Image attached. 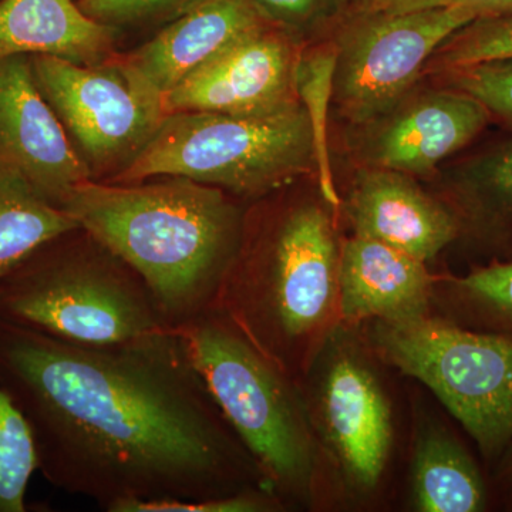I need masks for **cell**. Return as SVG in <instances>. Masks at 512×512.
I'll return each instance as SVG.
<instances>
[{
  "label": "cell",
  "instance_id": "e0dca14e",
  "mask_svg": "<svg viewBox=\"0 0 512 512\" xmlns=\"http://www.w3.org/2000/svg\"><path fill=\"white\" fill-rule=\"evenodd\" d=\"M10 56L97 66L117 56L116 28L89 18L74 0H0V59Z\"/></svg>",
  "mask_w": 512,
  "mask_h": 512
},
{
  "label": "cell",
  "instance_id": "ac0fdd59",
  "mask_svg": "<svg viewBox=\"0 0 512 512\" xmlns=\"http://www.w3.org/2000/svg\"><path fill=\"white\" fill-rule=\"evenodd\" d=\"M409 504L419 512H480L487 508V485L476 460L450 430L434 421L417 429Z\"/></svg>",
  "mask_w": 512,
  "mask_h": 512
},
{
  "label": "cell",
  "instance_id": "8992f818",
  "mask_svg": "<svg viewBox=\"0 0 512 512\" xmlns=\"http://www.w3.org/2000/svg\"><path fill=\"white\" fill-rule=\"evenodd\" d=\"M315 163L311 123L301 101L269 114L177 111L140 156L107 183L185 177L258 200L293 183Z\"/></svg>",
  "mask_w": 512,
  "mask_h": 512
},
{
  "label": "cell",
  "instance_id": "7a4b0ae2",
  "mask_svg": "<svg viewBox=\"0 0 512 512\" xmlns=\"http://www.w3.org/2000/svg\"><path fill=\"white\" fill-rule=\"evenodd\" d=\"M62 210L141 276L175 330L214 308L245 222L228 192L185 177L86 181Z\"/></svg>",
  "mask_w": 512,
  "mask_h": 512
},
{
  "label": "cell",
  "instance_id": "52a82bcc",
  "mask_svg": "<svg viewBox=\"0 0 512 512\" xmlns=\"http://www.w3.org/2000/svg\"><path fill=\"white\" fill-rule=\"evenodd\" d=\"M366 325L386 365L429 387L488 463L512 443V339L430 315Z\"/></svg>",
  "mask_w": 512,
  "mask_h": 512
},
{
  "label": "cell",
  "instance_id": "9c48e42d",
  "mask_svg": "<svg viewBox=\"0 0 512 512\" xmlns=\"http://www.w3.org/2000/svg\"><path fill=\"white\" fill-rule=\"evenodd\" d=\"M40 93L55 111L94 181H110L133 163L167 113L163 97L121 63L83 66L29 56Z\"/></svg>",
  "mask_w": 512,
  "mask_h": 512
},
{
  "label": "cell",
  "instance_id": "4dcf8cb0",
  "mask_svg": "<svg viewBox=\"0 0 512 512\" xmlns=\"http://www.w3.org/2000/svg\"><path fill=\"white\" fill-rule=\"evenodd\" d=\"M495 473H497L498 484L512 490V443L510 447L505 450L500 460H498L497 471H495Z\"/></svg>",
  "mask_w": 512,
  "mask_h": 512
},
{
  "label": "cell",
  "instance_id": "4fadbf2b",
  "mask_svg": "<svg viewBox=\"0 0 512 512\" xmlns=\"http://www.w3.org/2000/svg\"><path fill=\"white\" fill-rule=\"evenodd\" d=\"M346 212L355 235L376 239L429 262L456 241L463 222L407 174L366 168L357 174Z\"/></svg>",
  "mask_w": 512,
  "mask_h": 512
},
{
  "label": "cell",
  "instance_id": "ba28073f",
  "mask_svg": "<svg viewBox=\"0 0 512 512\" xmlns=\"http://www.w3.org/2000/svg\"><path fill=\"white\" fill-rule=\"evenodd\" d=\"M339 325L298 380L320 451L350 500L372 497L392 457V403L356 338Z\"/></svg>",
  "mask_w": 512,
  "mask_h": 512
},
{
  "label": "cell",
  "instance_id": "9a60e30c",
  "mask_svg": "<svg viewBox=\"0 0 512 512\" xmlns=\"http://www.w3.org/2000/svg\"><path fill=\"white\" fill-rule=\"evenodd\" d=\"M436 279L426 262L376 239L353 235L339 262V322H402L430 315Z\"/></svg>",
  "mask_w": 512,
  "mask_h": 512
},
{
  "label": "cell",
  "instance_id": "ffe728a7",
  "mask_svg": "<svg viewBox=\"0 0 512 512\" xmlns=\"http://www.w3.org/2000/svg\"><path fill=\"white\" fill-rule=\"evenodd\" d=\"M434 296L446 302L454 322L512 339V261L436 279Z\"/></svg>",
  "mask_w": 512,
  "mask_h": 512
},
{
  "label": "cell",
  "instance_id": "7402d4cb",
  "mask_svg": "<svg viewBox=\"0 0 512 512\" xmlns=\"http://www.w3.org/2000/svg\"><path fill=\"white\" fill-rule=\"evenodd\" d=\"M336 49H315L299 56L296 64V92L311 123L313 154L318 168L320 195L333 207L340 205L333 181L328 147V110L333 97Z\"/></svg>",
  "mask_w": 512,
  "mask_h": 512
},
{
  "label": "cell",
  "instance_id": "f1b7e54d",
  "mask_svg": "<svg viewBox=\"0 0 512 512\" xmlns=\"http://www.w3.org/2000/svg\"><path fill=\"white\" fill-rule=\"evenodd\" d=\"M429 8H460L477 19L512 16V0H421L416 9Z\"/></svg>",
  "mask_w": 512,
  "mask_h": 512
},
{
  "label": "cell",
  "instance_id": "cb8c5ba5",
  "mask_svg": "<svg viewBox=\"0 0 512 512\" xmlns=\"http://www.w3.org/2000/svg\"><path fill=\"white\" fill-rule=\"evenodd\" d=\"M512 57V16L474 20L436 52L437 66L448 70Z\"/></svg>",
  "mask_w": 512,
  "mask_h": 512
},
{
  "label": "cell",
  "instance_id": "3957f363",
  "mask_svg": "<svg viewBox=\"0 0 512 512\" xmlns=\"http://www.w3.org/2000/svg\"><path fill=\"white\" fill-rule=\"evenodd\" d=\"M328 208L296 202L252 241L242 235L214 305L296 382L340 325L342 247Z\"/></svg>",
  "mask_w": 512,
  "mask_h": 512
},
{
  "label": "cell",
  "instance_id": "6da1fadb",
  "mask_svg": "<svg viewBox=\"0 0 512 512\" xmlns=\"http://www.w3.org/2000/svg\"><path fill=\"white\" fill-rule=\"evenodd\" d=\"M0 386L37 471L104 511L268 488L178 330L89 348L0 319Z\"/></svg>",
  "mask_w": 512,
  "mask_h": 512
},
{
  "label": "cell",
  "instance_id": "5b68a950",
  "mask_svg": "<svg viewBox=\"0 0 512 512\" xmlns=\"http://www.w3.org/2000/svg\"><path fill=\"white\" fill-rule=\"evenodd\" d=\"M0 319L89 348L171 329L141 276L80 225L0 278Z\"/></svg>",
  "mask_w": 512,
  "mask_h": 512
},
{
  "label": "cell",
  "instance_id": "44dd1931",
  "mask_svg": "<svg viewBox=\"0 0 512 512\" xmlns=\"http://www.w3.org/2000/svg\"><path fill=\"white\" fill-rule=\"evenodd\" d=\"M79 227L25 185L0 180V278L50 239Z\"/></svg>",
  "mask_w": 512,
  "mask_h": 512
},
{
  "label": "cell",
  "instance_id": "484cf974",
  "mask_svg": "<svg viewBox=\"0 0 512 512\" xmlns=\"http://www.w3.org/2000/svg\"><path fill=\"white\" fill-rule=\"evenodd\" d=\"M285 504L271 490L252 487L225 497L200 501H160L128 503L119 512H278Z\"/></svg>",
  "mask_w": 512,
  "mask_h": 512
},
{
  "label": "cell",
  "instance_id": "2e32d148",
  "mask_svg": "<svg viewBox=\"0 0 512 512\" xmlns=\"http://www.w3.org/2000/svg\"><path fill=\"white\" fill-rule=\"evenodd\" d=\"M490 113L460 90L427 94L377 131L369 146L372 167L426 174L466 147L487 126Z\"/></svg>",
  "mask_w": 512,
  "mask_h": 512
},
{
  "label": "cell",
  "instance_id": "4316f807",
  "mask_svg": "<svg viewBox=\"0 0 512 512\" xmlns=\"http://www.w3.org/2000/svg\"><path fill=\"white\" fill-rule=\"evenodd\" d=\"M192 0H80V9L89 18L116 26L161 15L168 10L187 8Z\"/></svg>",
  "mask_w": 512,
  "mask_h": 512
},
{
  "label": "cell",
  "instance_id": "603a6c76",
  "mask_svg": "<svg viewBox=\"0 0 512 512\" xmlns=\"http://www.w3.org/2000/svg\"><path fill=\"white\" fill-rule=\"evenodd\" d=\"M35 473V447L28 426L0 386V512L28 510L26 494Z\"/></svg>",
  "mask_w": 512,
  "mask_h": 512
},
{
  "label": "cell",
  "instance_id": "5bb4252c",
  "mask_svg": "<svg viewBox=\"0 0 512 512\" xmlns=\"http://www.w3.org/2000/svg\"><path fill=\"white\" fill-rule=\"evenodd\" d=\"M272 25L251 0H192L180 18L119 59L163 97L229 46Z\"/></svg>",
  "mask_w": 512,
  "mask_h": 512
},
{
  "label": "cell",
  "instance_id": "8fae6325",
  "mask_svg": "<svg viewBox=\"0 0 512 512\" xmlns=\"http://www.w3.org/2000/svg\"><path fill=\"white\" fill-rule=\"evenodd\" d=\"M0 180L25 185L59 208L77 185L93 180L36 86L29 56L0 59Z\"/></svg>",
  "mask_w": 512,
  "mask_h": 512
},
{
  "label": "cell",
  "instance_id": "d6986e66",
  "mask_svg": "<svg viewBox=\"0 0 512 512\" xmlns=\"http://www.w3.org/2000/svg\"><path fill=\"white\" fill-rule=\"evenodd\" d=\"M451 191L463 231L500 238L512 228V141L478 154L453 174Z\"/></svg>",
  "mask_w": 512,
  "mask_h": 512
},
{
  "label": "cell",
  "instance_id": "30bf717a",
  "mask_svg": "<svg viewBox=\"0 0 512 512\" xmlns=\"http://www.w3.org/2000/svg\"><path fill=\"white\" fill-rule=\"evenodd\" d=\"M477 20L460 8H429L376 16L352 30L336 56L333 97L353 123L393 109L424 64L458 30Z\"/></svg>",
  "mask_w": 512,
  "mask_h": 512
},
{
  "label": "cell",
  "instance_id": "277c9868",
  "mask_svg": "<svg viewBox=\"0 0 512 512\" xmlns=\"http://www.w3.org/2000/svg\"><path fill=\"white\" fill-rule=\"evenodd\" d=\"M177 330L266 487L285 507L315 503L322 457L299 383L218 309Z\"/></svg>",
  "mask_w": 512,
  "mask_h": 512
},
{
  "label": "cell",
  "instance_id": "83f0119b",
  "mask_svg": "<svg viewBox=\"0 0 512 512\" xmlns=\"http://www.w3.org/2000/svg\"><path fill=\"white\" fill-rule=\"evenodd\" d=\"M272 25L295 30L311 25L329 8L332 0H251Z\"/></svg>",
  "mask_w": 512,
  "mask_h": 512
},
{
  "label": "cell",
  "instance_id": "7c38bea8",
  "mask_svg": "<svg viewBox=\"0 0 512 512\" xmlns=\"http://www.w3.org/2000/svg\"><path fill=\"white\" fill-rule=\"evenodd\" d=\"M299 55L285 30L266 25L185 77L164 96L165 113L269 114L299 103Z\"/></svg>",
  "mask_w": 512,
  "mask_h": 512
},
{
  "label": "cell",
  "instance_id": "f546056e",
  "mask_svg": "<svg viewBox=\"0 0 512 512\" xmlns=\"http://www.w3.org/2000/svg\"><path fill=\"white\" fill-rule=\"evenodd\" d=\"M372 13H399L414 10L421 0H357Z\"/></svg>",
  "mask_w": 512,
  "mask_h": 512
},
{
  "label": "cell",
  "instance_id": "d4e9b609",
  "mask_svg": "<svg viewBox=\"0 0 512 512\" xmlns=\"http://www.w3.org/2000/svg\"><path fill=\"white\" fill-rule=\"evenodd\" d=\"M450 86L480 101L490 116L512 124V57L448 70Z\"/></svg>",
  "mask_w": 512,
  "mask_h": 512
}]
</instances>
